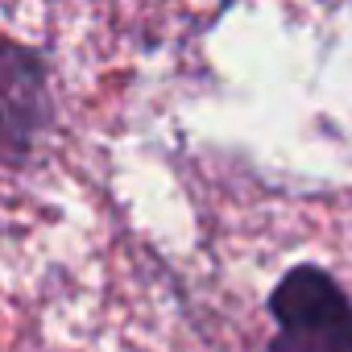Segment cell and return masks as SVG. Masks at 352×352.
I'll return each instance as SVG.
<instances>
[{"label": "cell", "instance_id": "cell-2", "mask_svg": "<svg viewBox=\"0 0 352 352\" xmlns=\"http://www.w3.org/2000/svg\"><path fill=\"white\" fill-rule=\"evenodd\" d=\"M50 116L46 100V67L34 50L9 42L5 46V149L9 162H21L25 145Z\"/></svg>", "mask_w": 352, "mask_h": 352}, {"label": "cell", "instance_id": "cell-1", "mask_svg": "<svg viewBox=\"0 0 352 352\" xmlns=\"http://www.w3.org/2000/svg\"><path fill=\"white\" fill-rule=\"evenodd\" d=\"M270 352H352V298L319 265H294L270 294Z\"/></svg>", "mask_w": 352, "mask_h": 352}]
</instances>
